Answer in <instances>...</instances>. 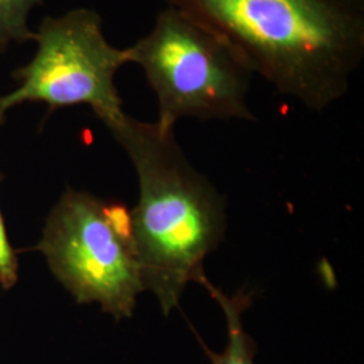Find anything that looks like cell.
Returning <instances> with one entry per match:
<instances>
[{
	"label": "cell",
	"mask_w": 364,
	"mask_h": 364,
	"mask_svg": "<svg viewBox=\"0 0 364 364\" xmlns=\"http://www.w3.org/2000/svg\"><path fill=\"white\" fill-rule=\"evenodd\" d=\"M34 39L36 57L13 73L19 87L0 97V124L10 108L26 102L46 103L52 111L90 105L103 123L123 112L115 76L129 64L127 52L107 42L99 14L77 9L48 16Z\"/></svg>",
	"instance_id": "5b68a950"
},
{
	"label": "cell",
	"mask_w": 364,
	"mask_h": 364,
	"mask_svg": "<svg viewBox=\"0 0 364 364\" xmlns=\"http://www.w3.org/2000/svg\"><path fill=\"white\" fill-rule=\"evenodd\" d=\"M1 181V176H0ZM18 259L13 246L9 240L3 215L0 210V285L9 290L14 287L18 281Z\"/></svg>",
	"instance_id": "ba28073f"
},
{
	"label": "cell",
	"mask_w": 364,
	"mask_h": 364,
	"mask_svg": "<svg viewBox=\"0 0 364 364\" xmlns=\"http://www.w3.org/2000/svg\"><path fill=\"white\" fill-rule=\"evenodd\" d=\"M105 124L136 170L139 203L131 209L134 245L144 290L156 296L169 316L188 284H200L205 277L204 260L224 237V198L189 164L174 127L124 112Z\"/></svg>",
	"instance_id": "7a4b0ae2"
},
{
	"label": "cell",
	"mask_w": 364,
	"mask_h": 364,
	"mask_svg": "<svg viewBox=\"0 0 364 364\" xmlns=\"http://www.w3.org/2000/svg\"><path fill=\"white\" fill-rule=\"evenodd\" d=\"M126 52L156 93L159 124L255 119L246 103L254 73L225 39L188 14L161 11L153 30Z\"/></svg>",
	"instance_id": "3957f363"
},
{
	"label": "cell",
	"mask_w": 364,
	"mask_h": 364,
	"mask_svg": "<svg viewBox=\"0 0 364 364\" xmlns=\"http://www.w3.org/2000/svg\"><path fill=\"white\" fill-rule=\"evenodd\" d=\"M42 0H0V54L10 42H26L36 33L27 27L28 11Z\"/></svg>",
	"instance_id": "52a82bcc"
},
{
	"label": "cell",
	"mask_w": 364,
	"mask_h": 364,
	"mask_svg": "<svg viewBox=\"0 0 364 364\" xmlns=\"http://www.w3.org/2000/svg\"><path fill=\"white\" fill-rule=\"evenodd\" d=\"M284 96L324 111L364 60V0H166Z\"/></svg>",
	"instance_id": "6da1fadb"
},
{
	"label": "cell",
	"mask_w": 364,
	"mask_h": 364,
	"mask_svg": "<svg viewBox=\"0 0 364 364\" xmlns=\"http://www.w3.org/2000/svg\"><path fill=\"white\" fill-rule=\"evenodd\" d=\"M200 285L208 290L212 299L220 305L224 316L227 318L228 343L225 350L221 353L210 351L207 344L195 332L196 338L200 341L201 347L212 364H255L254 358L257 353L255 341L248 336L243 328L242 314L251 306L252 294L246 291H239L234 296H227L220 287H215L207 275L200 281Z\"/></svg>",
	"instance_id": "8992f818"
},
{
	"label": "cell",
	"mask_w": 364,
	"mask_h": 364,
	"mask_svg": "<svg viewBox=\"0 0 364 364\" xmlns=\"http://www.w3.org/2000/svg\"><path fill=\"white\" fill-rule=\"evenodd\" d=\"M36 250L77 304H99L117 321L132 316L144 284L124 204L68 189Z\"/></svg>",
	"instance_id": "277c9868"
}]
</instances>
